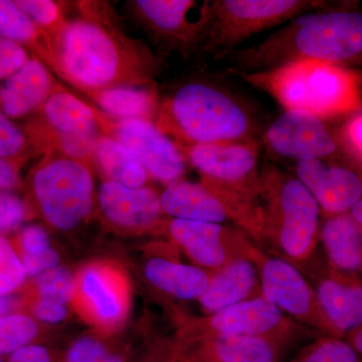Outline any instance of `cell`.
Instances as JSON below:
<instances>
[{
  "instance_id": "obj_1",
  "label": "cell",
  "mask_w": 362,
  "mask_h": 362,
  "mask_svg": "<svg viewBox=\"0 0 362 362\" xmlns=\"http://www.w3.org/2000/svg\"><path fill=\"white\" fill-rule=\"evenodd\" d=\"M233 73H257L297 59H316L345 66L362 64V13L314 11L288 21L252 47L225 58Z\"/></svg>"
},
{
  "instance_id": "obj_2",
  "label": "cell",
  "mask_w": 362,
  "mask_h": 362,
  "mask_svg": "<svg viewBox=\"0 0 362 362\" xmlns=\"http://www.w3.org/2000/svg\"><path fill=\"white\" fill-rule=\"evenodd\" d=\"M52 45L59 75L87 94L117 86L151 84L150 63L101 21H66Z\"/></svg>"
},
{
  "instance_id": "obj_3",
  "label": "cell",
  "mask_w": 362,
  "mask_h": 362,
  "mask_svg": "<svg viewBox=\"0 0 362 362\" xmlns=\"http://www.w3.org/2000/svg\"><path fill=\"white\" fill-rule=\"evenodd\" d=\"M156 127L180 148L252 141L258 124L232 92L209 83H189L159 106Z\"/></svg>"
},
{
  "instance_id": "obj_4",
  "label": "cell",
  "mask_w": 362,
  "mask_h": 362,
  "mask_svg": "<svg viewBox=\"0 0 362 362\" xmlns=\"http://www.w3.org/2000/svg\"><path fill=\"white\" fill-rule=\"evenodd\" d=\"M233 74L270 95L285 111L325 120L362 109V75L349 66L297 59L269 71Z\"/></svg>"
},
{
  "instance_id": "obj_5",
  "label": "cell",
  "mask_w": 362,
  "mask_h": 362,
  "mask_svg": "<svg viewBox=\"0 0 362 362\" xmlns=\"http://www.w3.org/2000/svg\"><path fill=\"white\" fill-rule=\"evenodd\" d=\"M202 176V183L225 206L230 220L245 232L261 235L262 173L256 140L180 148Z\"/></svg>"
},
{
  "instance_id": "obj_6",
  "label": "cell",
  "mask_w": 362,
  "mask_h": 362,
  "mask_svg": "<svg viewBox=\"0 0 362 362\" xmlns=\"http://www.w3.org/2000/svg\"><path fill=\"white\" fill-rule=\"evenodd\" d=\"M262 235L291 262H304L320 240V207L297 180L271 168L262 173Z\"/></svg>"
},
{
  "instance_id": "obj_7",
  "label": "cell",
  "mask_w": 362,
  "mask_h": 362,
  "mask_svg": "<svg viewBox=\"0 0 362 362\" xmlns=\"http://www.w3.org/2000/svg\"><path fill=\"white\" fill-rule=\"evenodd\" d=\"M313 0H216L207 2L204 49L225 59L252 35L322 8Z\"/></svg>"
},
{
  "instance_id": "obj_8",
  "label": "cell",
  "mask_w": 362,
  "mask_h": 362,
  "mask_svg": "<svg viewBox=\"0 0 362 362\" xmlns=\"http://www.w3.org/2000/svg\"><path fill=\"white\" fill-rule=\"evenodd\" d=\"M32 187L40 214L58 230H73L92 211L94 178L84 161L47 157L33 171Z\"/></svg>"
},
{
  "instance_id": "obj_9",
  "label": "cell",
  "mask_w": 362,
  "mask_h": 362,
  "mask_svg": "<svg viewBox=\"0 0 362 362\" xmlns=\"http://www.w3.org/2000/svg\"><path fill=\"white\" fill-rule=\"evenodd\" d=\"M252 259L258 266L264 299L304 327L316 328L335 337L319 307L315 290L295 264L284 258L265 256L258 249L252 252Z\"/></svg>"
},
{
  "instance_id": "obj_10",
  "label": "cell",
  "mask_w": 362,
  "mask_h": 362,
  "mask_svg": "<svg viewBox=\"0 0 362 362\" xmlns=\"http://www.w3.org/2000/svg\"><path fill=\"white\" fill-rule=\"evenodd\" d=\"M102 130L127 147L141 162L148 177L168 185L181 180L187 161L180 147L153 122L116 120L98 113Z\"/></svg>"
},
{
  "instance_id": "obj_11",
  "label": "cell",
  "mask_w": 362,
  "mask_h": 362,
  "mask_svg": "<svg viewBox=\"0 0 362 362\" xmlns=\"http://www.w3.org/2000/svg\"><path fill=\"white\" fill-rule=\"evenodd\" d=\"M302 327L304 326L259 296L207 315L197 326V335L261 337L284 346L299 335Z\"/></svg>"
},
{
  "instance_id": "obj_12",
  "label": "cell",
  "mask_w": 362,
  "mask_h": 362,
  "mask_svg": "<svg viewBox=\"0 0 362 362\" xmlns=\"http://www.w3.org/2000/svg\"><path fill=\"white\" fill-rule=\"evenodd\" d=\"M168 233L195 266L211 273L233 259L252 258L256 249L244 230L223 223L171 218Z\"/></svg>"
},
{
  "instance_id": "obj_13",
  "label": "cell",
  "mask_w": 362,
  "mask_h": 362,
  "mask_svg": "<svg viewBox=\"0 0 362 362\" xmlns=\"http://www.w3.org/2000/svg\"><path fill=\"white\" fill-rule=\"evenodd\" d=\"M40 110L49 138L64 156L84 162L92 158L104 134L96 111L59 86Z\"/></svg>"
},
{
  "instance_id": "obj_14",
  "label": "cell",
  "mask_w": 362,
  "mask_h": 362,
  "mask_svg": "<svg viewBox=\"0 0 362 362\" xmlns=\"http://www.w3.org/2000/svg\"><path fill=\"white\" fill-rule=\"evenodd\" d=\"M264 142L273 153L294 160L324 159L337 143L323 120L301 111H285L267 128Z\"/></svg>"
},
{
  "instance_id": "obj_15",
  "label": "cell",
  "mask_w": 362,
  "mask_h": 362,
  "mask_svg": "<svg viewBox=\"0 0 362 362\" xmlns=\"http://www.w3.org/2000/svg\"><path fill=\"white\" fill-rule=\"evenodd\" d=\"M77 279L76 298L89 320L105 328L122 322L128 311V287L120 271L106 264H90Z\"/></svg>"
},
{
  "instance_id": "obj_16",
  "label": "cell",
  "mask_w": 362,
  "mask_h": 362,
  "mask_svg": "<svg viewBox=\"0 0 362 362\" xmlns=\"http://www.w3.org/2000/svg\"><path fill=\"white\" fill-rule=\"evenodd\" d=\"M296 175L327 216L349 213L362 199V178L345 166L323 159L299 161Z\"/></svg>"
},
{
  "instance_id": "obj_17",
  "label": "cell",
  "mask_w": 362,
  "mask_h": 362,
  "mask_svg": "<svg viewBox=\"0 0 362 362\" xmlns=\"http://www.w3.org/2000/svg\"><path fill=\"white\" fill-rule=\"evenodd\" d=\"M97 197L107 220L120 228L129 230L151 228L164 214L160 194L151 187H127L106 180L98 188Z\"/></svg>"
},
{
  "instance_id": "obj_18",
  "label": "cell",
  "mask_w": 362,
  "mask_h": 362,
  "mask_svg": "<svg viewBox=\"0 0 362 362\" xmlns=\"http://www.w3.org/2000/svg\"><path fill=\"white\" fill-rule=\"evenodd\" d=\"M319 307L335 337L341 338L362 325V280L332 271L316 287Z\"/></svg>"
},
{
  "instance_id": "obj_19",
  "label": "cell",
  "mask_w": 362,
  "mask_h": 362,
  "mask_svg": "<svg viewBox=\"0 0 362 362\" xmlns=\"http://www.w3.org/2000/svg\"><path fill=\"white\" fill-rule=\"evenodd\" d=\"M58 86L51 71L35 56L0 83V109L8 118H21L40 110Z\"/></svg>"
},
{
  "instance_id": "obj_20",
  "label": "cell",
  "mask_w": 362,
  "mask_h": 362,
  "mask_svg": "<svg viewBox=\"0 0 362 362\" xmlns=\"http://www.w3.org/2000/svg\"><path fill=\"white\" fill-rule=\"evenodd\" d=\"M261 296L258 266L252 258L233 259L211 273L209 286L199 299L207 315Z\"/></svg>"
},
{
  "instance_id": "obj_21",
  "label": "cell",
  "mask_w": 362,
  "mask_h": 362,
  "mask_svg": "<svg viewBox=\"0 0 362 362\" xmlns=\"http://www.w3.org/2000/svg\"><path fill=\"white\" fill-rule=\"evenodd\" d=\"M187 356L192 362H280L282 347L261 337L209 335L197 337Z\"/></svg>"
},
{
  "instance_id": "obj_22",
  "label": "cell",
  "mask_w": 362,
  "mask_h": 362,
  "mask_svg": "<svg viewBox=\"0 0 362 362\" xmlns=\"http://www.w3.org/2000/svg\"><path fill=\"white\" fill-rule=\"evenodd\" d=\"M160 204L171 218L216 223L230 220L223 202L202 182L181 178L168 183L160 194Z\"/></svg>"
},
{
  "instance_id": "obj_23",
  "label": "cell",
  "mask_w": 362,
  "mask_h": 362,
  "mask_svg": "<svg viewBox=\"0 0 362 362\" xmlns=\"http://www.w3.org/2000/svg\"><path fill=\"white\" fill-rule=\"evenodd\" d=\"M138 11L152 28L164 37L177 42L201 40L206 21V6L201 20H189L190 13L197 6L192 0H138Z\"/></svg>"
},
{
  "instance_id": "obj_24",
  "label": "cell",
  "mask_w": 362,
  "mask_h": 362,
  "mask_svg": "<svg viewBox=\"0 0 362 362\" xmlns=\"http://www.w3.org/2000/svg\"><path fill=\"white\" fill-rule=\"evenodd\" d=\"M320 240L333 271L346 275L362 274L361 235L351 214L327 216L320 228Z\"/></svg>"
},
{
  "instance_id": "obj_25",
  "label": "cell",
  "mask_w": 362,
  "mask_h": 362,
  "mask_svg": "<svg viewBox=\"0 0 362 362\" xmlns=\"http://www.w3.org/2000/svg\"><path fill=\"white\" fill-rule=\"evenodd\" d=\"M105 115L116 120L153 122L160 103L152 85H123L89 94Z\"/></svg>"
},
{
  "instance_id": "obj_26",
  "label": "cell",
  "mask_w": 362,
  "mask_h": 362,
  "mask_svg": "<svg viewBox=\"0 0 362 362\" xmlns=\"http://www.w3.org/2000/svg\"><path fill=\"white\" fill-rule=\"evenodd\" d=\"M144 273L150 284L181 300H199L211 277V272L199 267L163 258L149 259Z\"/></svg>"
},
{
  "instance_id": "obj_27",
  "label": "cell",
  "mask_w": 362,
  "mask_h": 362,
  "mask_svg": "<svg viewBox=\"0 0 362 362\" xmlns=\"http://www.w3.org/2000/svg\"><path fill=\"white\" fill-rule=\"evenodd\" d=\"M0 37L32 49L42 63L49 64L59 74L54 45L47 33L23 11L8 0H0Z\"/></svg>"
},
{
  "instance_id": "obj_28",
  "label": "cell",
  "mask_w": 362,
  "mask_h": 362,
  "mask_svg": "<svg viewBox=\"0 0 362 362\" xmlns=\"http://www.w3.org/2000/svg\"><path fill=\"white\" fill-rule=\"evenodd\" d=\"M92 159L107 180L132 188L145 187L148 180L141 162L111 136L103 134L99 138Z\"/></svg>"
},
{
  "instance_id": "obj_29",
  "label": "cell",
  "mask_w": 362,
  "mask_h": 362,
  "mask_svg": "<svg viewBox=\"0 0 362 362\" xmlns=\"http://www.w3.org/2000/svg\"><path fill=\"white\" fill-rule=\"evenodd\" d=\"M39 334L35 318L26 314H9L0 318V356H9L28 345L33 344Z\"/></svg>"
},
{
  "instance_id": "obj_30",
  "label": "cell",
  "mask_w": 362,
  "mask_h": 362,
  "mask_svg": "<svg viewBox=\"0 0 362 362\" xmlns=\"http://www.w3.org/2000/svg\"><path fill=\"white\" fill-rule=\"evenodd\" d=\"M35 288L40 298H47L66 305L77 296V276L69 269L59 266L37 277Z\"/></svg>"
},
{
  "instance_id": "obj_31",
  "label": "cell",
  "mask_w": 362,
  "mask_h": 362,
  "mask_svg": "<svg viewBox=\"0 0 362 362\" xmlns=\"http://www.w3.org/2000/svg\"><path fill=\"white\" fill-rule=\"evenodd\" d=\"M14 4L49 35L52 42L66 25L63 11L57 2L51 0H16Z\"/></svg>"
},
{
  "instance_id": "obj_32",
  "label": "cell",
  "mask_w": 362,
  "mask_h": 362,
  "mask_svg": "<svg viewBox=\"0 0 362 362\" xmlns=\"http://www.w3.org/2000/svg\"><path fill=\"white\" fill-rule=\"evenodd\" d=\"M292 362H361L342 338L326 337L307 347Z\"/></svg>"
},
{
  "instance_id": "obj_33",
  "label": "cell",
  "mask_w": 362,
  "mask_h": 362,
  "mask_svg": "<svg viewBox=\"0 0 362 362\" xmlns=\"http://www.w3.org/2000/svg\"><path fill=\"white\" fill-rule=\"evenodd\" d=\"M28 277L20 254L6 237H0V296L13 294Z\"/></svg>"
},
{
  "instance_id": "obj_34",
  "label": "cell",
  "mask_w": 362,
  "mask_h": 362,
  "mask_svg": "<svg viewBox=\"0 0 362 362\" xmlns=\"http://www.w3.org/2000/svg\"><path fill=\"white\" fill-rule=\"evenodd\" d=\"M63 362H125L123 356L113 351L97 338H78L66 350Z\"/></svg>"
},
{
  "instance_id": "obj_35",
  "label": "cell",
  "mask_w": 362,
  "mask_h": 362,
  "mask_svg": "<svg viewBox=\"0 0 362 362\" xmlns=\"http://www.w3.org/2000/svg\"><path fill=\"white\" fill-rule=\"evenodd\" d=\"M28 146L23 131L0 109V158L18 162L25 156Z\"/></svg>"
},
{
  "instance_id": "obj_36",
  "label": "cell",
  "mask_w": 362,
  "mask_h": 362,
  "mask_svg": "<svg viewBox=\"0 0 362 362\" xmlns=\"http://www.w3.org/2000/svg\"><path fill=\"white\" fill-rule=\"evenodd\" d=\"M28 216L23 199L11 192H0V237L20 228Z\"/></svg>"
},
{
  "instance_id": "obj_37",
  "label": "cell",
  "mask_w": 362,
  "mask_h": 362,
  "mask_svg": "<svg viewBox=\"0 0 362 362\" xmlns=\"http://www.w3.org/2000/svg\"><path fill=\"white\" fill-rule=\"evenodd\" d=\"M30 58L32 56L23 45L0 37V83L23 68Z\"/></svg>"
},
{
  "instance_id": "obj_38",
  "label": "cell",
  "mask_w": 362,
  "mask_h": 362,
  "mask_svg": "<svg viewBox=\"0 0 362 362\" xmlns=\"http://www.w3.org/2000/svg\"><path fill=\"white\" fill-rule=\"evenodd\" d=\"M20 256L28 277H39L45 272L59 267L61 261L59 252L52 247L39 254Z\"/></svg>"
},
{
  "instance_id": "obj_39",
  "label": "cell",
  "mask_w": 362,
  "mask_h": 362,
  "mask_svg": "<svg viewBox=\"0 0 362 362\" xmlns=\"http://www.w3.org/2000/svg\"><path fill=\"white\" fill-rule=\"evenodd\" d=\"M20 255H35L51 247L49 238L42 226H25L20 235Z\"/></svg>"
},
{
  "instance_id": "obj_40",
  "label": "cell",
  "mask_w": 362,
  "mask_h": 362,
  "mask_svg": "<svg viewBox=\"0 0 362 362\" xmlns=\"http://www.w3.org/2000/svg\"><path fill=\"white\" fill-rule=\"evenodd\" d=\"M33 317L40 322L58 324L66 318L68 308L62 302L39 297L33 305Z\"/></svg>"
},
{
  "instance_id": "obj_41",
  "label": "cell",
  "mask_w": 362,
  "mask_h": 362,
  "mask_svg": "<svg viewBox=\"0 0 362 362\" xmlns=\"http://www.w3.org/2000/svg\"><path fill=\"white\" fill-rule=\"evenodd\" d=\"M6 362H54V361H52L51 352L47 347L33 343L7 356Z\"/></svg>"
},
{
  "instance_id": "obj_42",
  "label": "cell",
  "mask_w": 362,
  "mask_h": 362,
  "mask_svg": "<svg viewBox=\"0 0 362 362\" xmlns=\"http://www.w3.org/2000/svg\"><path fill=\"white\" fill-rule=\"evenodd\" d=\"M18 162L0 158V192H11L20 187Z\"/></svg>"
},
{
  "instance_id": "obj_43",
  "label": "cell",
  "mask_w": 362,
  "mask_h": 362,
  "mask_svg": "<svg viewBox=\"0 0 362 362\" xmlns=\"http://www.w3.org/2000/svg\"><path fill=\"white\" fill-rule=\"evenodd\" d=\"M344 138L350 148L362 160V113L354 117L344 128Z\"/></svg>"
},
{
  "instance_id": "obj_44",
  "label": "cell",
  "mask_w": 362,
  "mask_h": 362,
  "mask_svg": "<svg viewBox=\"0 0 362 362\" xmlns=\"http://www.w3.org/2000/svg\"><path fill=\"white\" fill-rule=\"evenodd\" d=\"M345 340L354 350L359 361L362 362V325L349 332Z\"/></svg>"
},
{
  "instance_id": "obj_45",
  "label": "cell",
  "mask_w": 362,
  "mask_h": 362,
  "mask_svg": "<svg viewBox=\"0 0 362 362\" xmlns=\"http://www.w3.org/2000/svg\"><path fill=\"white\" fill-rule=\"evenodd\" d=\"M18 301L13 294L0 296V318L16 313Z\"/></svg>"
},
{
  "instance_id": "obj_46",
  "label": "cell",
  "mask_w": 362,
  "mask_h": 362,
  "mask_svg": "<svg viewBox=\"0 0 362 362\" xmlns=\"http://www.w3.org/2000/svg\"><path fill=\"white\" fill-rule=\"evenodd\" d=\"M349 214H351L352 218H354L357 226H358L359 233H361L362 240V199L352 206Z\"/></svg>"
},
{
  "instance_id": "obj_47",
  "label": "cell",
  "mask_w": 362,
  "mask_h": 362,
  "mask_svg": "<svg viewBox=\"0 0 362 362\" xmlns=\"http://www.w3.org/2000/svg\"><path fill=\"white\" fill-rule=\"evenodd\" d=\"M175 362H192L190 361V359H188L187 356H181L178 357V358H176V361Z\"/></svg>"
},
{
  "instance_id": "obj_48",
  "label": "cell",
  "mask_w": 362,
  "mask_h": 362,
  "mask_svg": "<svg viewBox=\"0 0 362 362\" xmlns=\"http://www.w3.org/2000/svg\"><path fill=\"white\" fill-rule=\"evenodd\" d=\"M0 362H6L4 361V357L0 356Z\"/></svg>"
}]
</instances>
